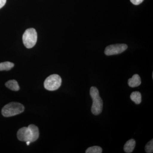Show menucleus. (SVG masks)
Masks as SVG:
<instances>
[{
	"label": "nucleus",
	"instance_id": "1",
	"mask_svg": "<svg viewBox=\"0 0 153 153\" xmlns=\"http://www.w3.org/2000/svg\"><path fill=\"white\" fill-rule=\"evenodd\" d=\"M90 94L93 100L91 108V112L93 114L97 115L100 114L102 111L103 102L100 96L99 92L96 87L92 86L91 88Z\"/></svg>",
	"mask_w": 153,
	"mask_h": 153
},
{
	"label": "nucleus",
	"instance_id": "2",
	"mask_svg": "<svg viewBox=\"0 0 153 153\" xmlns=\"http://www.w3.org/2000/svg\"><path fill=\"white\" fill-rule=\"evenodd\" d=\"M25 107L17 102H10L3 107L2 114L5 117H10L20 114L24 111Z\"/></svg>",
	"mask_w": 153,
	"mask_h": 153
},
{
	"label": "nucleus",
	"instance_id": "3",
	"mask_svg": "<svg viewBox=\"0 0 153 153\" xmlns=\"http://www.w3.org/2000/svg\"><path fill=\"white\" fill-rule=\"evenodd\" d=\"M37 38L38 35L36 30L34 28H30L26 30L23 34V43L25 47L30 49L36 45Z\"/></svg>",
	"mask_w": 153,
	"mask_h": 153
},
{
	"label": "nucleus",
	"instance_id": "4",
	"mask_svg": "<svg viewBox=\"0 0 153 153\" xmlns=\"http://www.w3.org/2000/svg\"><path fill=\"white\" fill-rule=\"evenodd\" d=\"M62 83V79L59 75L52 74L45 79L44 86L46 89L49 91H55L60 88Z\"/></svg>",
	"mask_w": 153,
	"mask_h": 153
},
{
	"label": "nucleus",
	"instance_id": "5",
	"mask_svg": "<svg viewBox=\"0 0 153 153\" xmlns=\"http://www.w3.org/2000/svg\"><path fill=\"white\" fill-rule=\"evenodd\" d=\"M127 48V45L125 44H117L109 45L105 48V54L108 56L117 55L124 52Z\"/></svg>",
	"mask_w": 153,
	"mask_h": 153
},
{
	"label": "nucleus",
	"instance_id": "6",
	"mask_svg": "<svg viewBox=\"0 0 153 153\" xmlns=\"http://www.w3.org/2000/svg\"><path fill=\"white\" fill-rule=\"evenodd\" d=\"M17 137L21 141H30L32 143V135L28 127H25L20 128L17 132Z\"/></svg>",
	"mask_w": 153,
	"mask_h": 153
},
{
	"label": "nucleus",
	"instance_id": "7",
	"mask_svg": "<svg viewBox=\"0 0 153 153\" xmlns=\"http://www.w3.org/2000/svg\"><path fill=\"white\" fill-rule=\"evenodd\" d=\"M128 82L130 87L132 88L138 87L141 83V80L138 74H135L131 78L128 79Z\"/></svg>",
	"mask_w": 153,
	"mask_h": 153
},
{
	"label": "nucleus",
	"instance_id": "8",
	"mask_svg": "<svg viewBox=\"0 0 153 153\" xmlns=\"http://www.w3.org/2000/svg\"><path fill=\"white\" fill-rule=\"evenodd\" d=\"M136 142L134 140L131 139L127 141L124 146V151L126 153L132 152L135 147Z\"/></svg>",
	"mask_w": 153,
	"mask_h": 153
},
{
	"label": "nucleus",
	"instance_id": "9",
	"mask_svg": "<svg viewBox=\"0 0 153 153\" xmlns=\"http://www.w3.org/2000/svg\"><path fill=\"white\" fill-rule=\"evenodd\" d=\"M28 127L30 129L32 135V142H34L37 140L39 137V130L36 126L33 124L30 125Z\"/></svg>",
	"mask_w": 153,
	"mask_h": 153
},
{
	"label": "nucleus",
	"instance_id": "10",
	"mask_svg": "<svg viewBox=\"0 0 153 153\" xmlns=\"http://www.w3.org/2000/svg\"><path fill=\"white\" fill-rule=\"evenodd\" d=\"M5 85L11 90L18 91L20 89L19 84L17 81L14 79L10 80L6 82Z\"/></svg>",
	"mask_w": 153,
	"mask_h": 153
},
{
	"label": "nucleus",
	"instance_id": "11",
	"mask_svg": "<svg viewBox=\"0 0 153 153\" xmlns=\"http://www.w3.org/2000/svg\"><path fill=\"white\" fill-rule=\"evenodd\" d=\"M130 98L132 101L136 104H139L142 102V96L139 91H134L131 94Z\"/></svg>",
	"mask_w": 153,
	"mask_h": 153
},
{
	"label": "nucleus",
	"instance_id": "12",
	"mask_svg": "<svg viewBox=\"0 0 153 153\" xmlns=\"http://www.w3.org/2000/svg\"><path fill=\"white\" fill-rule=\"evenodd\" d=\"M13 63L10 62H4L0 63V71H8L14 67Z\"/></svg>",
	"mask_w": 153,
	"mask_h": 153
},
{
	"label": "nucleus",
	"instance_id": "13",
	"mask_svg": "<svg viewBox=\"0 0 153 153\" xmlns=\"http://www.w3.org/2000/svg\"><path fill=\"white\" fill-rule=\"evenodd\" d=\"M102 149L98 146H94L88 148L85 151L86 153H101L102 152Z\"/></svg>",
	"mask_w": 153,
	"mask_h": 153
},
{
	"label": "nucleus",
	"instance_id": "14",
	"mask_svg": "<svg viewBox=\"0 0 153 153\" xmlns=\"http://www.w3.org/2000/svg\"><path fill=\"white\" fill-rule=\"evenodd\" d=\"M145 150L146 152L147 153H152L153 151V140L152 139L145 146Z\"/></svg>",
	"mask_w": 153,
	"mask_h": 153
},
{
	"label": "nucleus",
	"instance_id": "15",
	"mask_svg": "<svg viewBox=\"0 0 153 153\" xmlns=\"http://www.w3.org/2000/svg\"><path fill=\"white\" fill-rule=\"evenodd\" d=\"M130 1L133 4L137 5L141 4L143 1L144 0H130Z\"/></svg>",
	"mask_w": 153,
	"mask_h": 153
},
{
	"label": "nucleus",
	"instance_id": "16",
	"mask_svg": "<svg viewBox=\"0 0 153 153\" xmlns=\"http://www.w3.org/2000/svg\"><path fill=\"white\" fill-rule=\"evenodd\" d=\"M7 0H0V9L2 8L5 5Z\"/></svg>",
	"mask_w": 153,
	"mask_h": 153
}]
</instances>
